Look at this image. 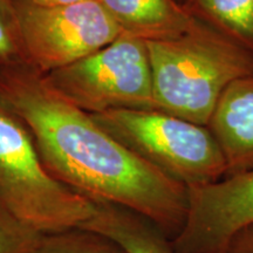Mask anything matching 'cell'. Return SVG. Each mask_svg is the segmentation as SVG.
I'll return each mask as SVG.
<instances>
[{
	"label": "cell",
	"mask_w": 253,
	"mask_h": 253,
	"mask_svg": "<svg viewBox=\"0 0 253 253\" xmlns=\"http://www.w3.org/2000/svg\"><path fill=\"white\" fill-rule=\"evenodd\" d=\"M0 100L33 136L41 162L73 191L143 214L173 240L188 216V188L116 141L30 66L0 69Z\"/></svg>",
	"instance_id": "obj_1"
},
{
	"label": "cell",
	"mask_w": 253,
	"mask_h": 253,
	"mask_svg": "<svg viewBox=\"0 0 253 253\" xmlns=\"http://www.w3.org/2000/svg\"><path fill=\"white\" fill-rule=\"evenodd\" d=\"M156 109L208 126L224 90L253 75V54L201 21L172 40L148 41Z\"/></svg>",
	"instance_id": "obj_2"
},
{
	"label": "cell",
	"mask_w": 253,
	"mask_h": 253,
	"mask_svg": "<svg viewBox=\"0 0 253 253\" xmlns=\"http://www.w3.org/2000/svg\"><path fill=\"white\" fill-rule=\"evenodd\" d=\"M0 204L43 235L81 226L93 208L47 171L31 131L1 100Z\"/></svg>",
	"instance_id": "obj_3"
},
{
	"label": "cell",
	"mask_w": 253,
	"mask_h": 253,
	"mask_svg": "<svg viewBox=\"0 0 253 253\" xmlns=\"http://www.w3.org/2000/svg\"><path fill=\"white\" fill-rule=\"evenodd\" d=\"M120 143L186 188L224 178L223 154L207 126L158 109H114L89 114Z\"/></svg>",
	"instance_id": "obj_4"
},
{
	"label": "cell",
	"mask_w": 253,
	"mask_h": 253,
	"mask_svg": "<svg viewBox=\"0 0 253 253\" xmlns=\"http://www.w3.org/2000/svg\"><path fill=\"white\" fill-rule=\"evenodd\" d=\"M43 78L60 96L87 114L156 109L147 42L126 34Z\"/></svg>",
	"instance_id": "obj_5"
},
{
	"label": "cell",
	"mask_w": 253,
	"mask_h": 253,
	"mask_svg": "<svg viewBox=\"0 0 253 253\" xmlns=\"http://www.w3.org/2000/svg\"><path fill=\"white\" fill-rule=\"evenodd\" d=\"M14 2L25 58L41 75L93 54L122 34L99 0L59 7Z\"/></svg>",
	"instance_id": "obj_6"
},
{
	"label": "cell",
	"mask_w": 253,
	"mask_h": 253,
	"mask_svg": "<svg viewBox=\"0 0 253 253\" xmlns=\"http://www.w3.org/2000/svg\"><path fill=\"white\" fill-rule=\"evenodd\" d=\"M188 216L172 240L175 253H221L237 231L253 224V170L188 188Z\"/></svg>",
	"instance_id": "obj_7"
},
{
	"label": "cell",
	"mask_w": 253,
	"mask_h": 253,
	"mask_svg": "<svg viewBox=\"0 0 253 253\" xmlns=\"http://www.w3.org/2000/svg\"><path fill=\"white\" fill-rule=\"evenodd\" d=\"M207 126L223 154L225 177L253 170V75L224 90Z\"/></svg>",
	"instance_id": "obj_8"
},
{
	"label": "cell",
	"mask_w": 253,
	"mask_h": 253,
	"mask_svg": "<svg viewBox=\"0 0 253 253\" xmlns=\"http://www.w3.org/2000/svg\"><path fill=\"white\" fill-rule=\"evenodd\" d=\"M122 34L148 41L172 40L197 24L178 0H99Z\"/></svg>",
	"instance_id": "obj_9"
},
{
	"label": "cell",
	"mask_w": 253,
	"mask_h": 253,
	"mask_svg": "<svg viewBox=\"0 0 253 253\" xmlns=\"http://www.w3.org/2000/svg\"><path fill=\"white\" fill-rule=\"evenodd\" d=\"M91 201L90 216L79 227L108 237L128 253H175L172 240L148 217L121 205Z\"/></svg>",
	"instance_id": "obj_10"
},
{
	"label": "cell",
	"mask_w": 253,
	"mask_h": 253,
	"mask_svg": "<svg viewBox=\"0 0 253 253\" xmlns=\"http://www.w3.org/2000/svg\"><path fill=\"white\" fill-rule=\"evenodd\" d=\"M182 5L198 21L253 54V0H183Z\"/></svg>",
	"instance_id": "obj_11"
},
{
	"label": "cell",
	"mask_w": 253,
	"mask_h": 253,
	"mask_svg": "<svg viewBox=\"0 0 253 253\" xmlns=\"http://www.w3.org/2000/svg\"><path fill=\"white\" fill-rule=\"evenodd\" d=\"M37 253H128L108 237L81 227L45 233Z\"/></svg>",
	"instance_id": "obj_12"
},
{
	"label": "cell",
	"mask_w": 253,
	"mask_h": 253,
	"mask_svg": "<svg viewBox=\"0 0 253 253\" xmlns=\"http://www.w3.org/2000/svg\"><path fill=\"white\" fill-rule=\"evenodd\" d=\"M28 66L21 45L14 0H0V69Z\"/></svg>",
	"instance_id": "obj_13"
},
{
	"label": "cell",
	"mask_w": 253,
	"mask_h": 253,
	"mask_svg": "<svg viewBox=\"0 0 253 253\" xmlns=\"http://www.w3.org/2000/svg\"><path fill=\"white\" fill-rule=\"evenodd\" d=\"M42 235L0 204V253H37Z\"/></svg>",
	"instance_id": "obj_14"
},
{
	"label": "cell",
	"mask_w": 253,
	"mask_h": 253,
	"mask_svg": "<svg viewBox=\"0 0 253 253\" xmlns=\"http://www.w3.org/2000/svg\"><path fill=\"white\" fill-rule=\"evenodd\" d=\"M221 253H253V224L237 231Z\"/></svg>",
	"instance_id": "obj_15"
},
{
	"label": "cell",
	"mask_w": 253,
	"mask_h": 253,
	"mask_svg": "<svg viewBox=\"0 0 253 253\" xmlns=\"http://www.w3.org/2000/svg\"><path fill=\"white\" fill-rule=\"evenodd\" d=\"M31 4L43 6V7H59V6H68L78 2L86 1V0H26Z\"/></svg>",
	"instance_id": "obj_16"
},
{
	"label": "cell",
	"mask_w": 253,
	"mask_h": 253,
	"mask_svg": "<svg viewBox=\"0 0 253 253\" xmlns=\"http://www.w3.org/2000/svg\"><path fill=\"white\" fill-rule=\"evenodd\" d=\"M178 1H179V2H181V4H182V1H183V0H178Z\"/></svg>",
	"instance_id": "obj_17"
}]
</instances>
